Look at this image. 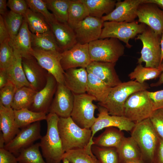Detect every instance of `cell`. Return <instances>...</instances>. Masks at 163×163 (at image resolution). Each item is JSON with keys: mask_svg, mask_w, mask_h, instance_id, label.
I'll list each match as a JSON object with an SVG mask.
<instances>
[{"mask_svg": "<svg viewBox=\"0 0 163 163\" xmlns=\"http://www.w3.org/2000/svg\"><path fill=\"white\" fill-rule=\"evenodd\" d=\"M149 119L159 138L163 140V108L154 110Z\"/></svg>", "mask_w": 163, "mask_h": 163, "instance_id": "obj_44", "label": "cell"}, {"mask_svg": "<svg viewBox=\"0 0 163 163\" xmlns=\"http://www.w3.org/2000/svg\"><path fill=\"white\" fill-rule=\"evenodd\" d=\"M22 66L26 78L36 91L43 89L47 82L48 72L33 56L22 58Z\"/></svg>", "mask_w": 163, "mask_h": 163, "instance_id": "obj_18", "label": "cell"}, {"mask_svg": "<svg viewBox=\"0 0 163 163\" xmlns=\"http://www.w3.org/2000/svg\"><path fill=\"white\" fill-rule=\"evenodd\" d=\"M49 10L56 20L60 22H67L71 0H43Z\"/></svg>", "mask_w": 163, "mask_h": 163, "instance_id": "obj_35", "label": "cell"}, {"mask_svg": "<svg viewBox=\"0 0 163 163\" xmlns=\"http://www.w3.org/2000/svg\"><path fill=\"white\" fill-rule=\"evenodd\" d=\"M58 82L54 77L48 73L45 87L36 94L33 103L29 108L32 111L46 114L55 93Z\"/></svg>", "mask_w": 163, "mask_h": 163, "instance_id": "obj_19", "label": "cell"}, {"mask_svg": "<svg viewBox=\"0 0 163 163\" xmlns=\"http://www.w3.org/2000/svg\"><path fill=\"white\" fill-rule=\"evenodd\" d=\"M3 17L10 37V40H12L18 33L24 21V16L10 10Z\"/></svg>", "mask_w": 163, "mask_h": 163, "instance_id": "obj_40", "label": "cell"}, {"mask_svg": "<svg viewBox=\"0 0 163 163\" xmlns=\"http://www.w3.org/2000/svg\"><path fill=\"white\" fill-rule=\"evenodd\" d=\"M63 158L66 159L70 163H99L92 151H88L85 149H75L66 152Z\"/></svg>", "mask_w": 163, "mask_h": 163, "instance_id": "obj_38", "label": "cell"}, {"mask_svg": "<svg viewBox=\"0 0 163 163\" xmlns=\"http://www.w3.org/2000/svg\"><path fill=\"white\" fill-rule=\"evenodd\" d=\"M59 118L55 113L47 114L46 132L39 142L43 156L47 163H61L65 153L58 130Z\"/></svg>", "mask_w": 163, "mask_h": 163, "instance_id": "obj_1", "label": "cell"}, {"mask_svg": "<svg viewBox=\"0 0 163 163\" xmlns=\"http://www.w3.org/2000/svg\"><path fill=\"white\" fill-rule=\"evenodd\" d=\"M0 129L3 133L5 144L11 141L19 132L15 121L14 110L0 104Z\"/></svg>", "mask_w": 163, "mask_h": 163, "instance_id": "obj_24", "label": "cell"}, {"mask_svg": "<svg viewBox=\"0 0 163 163\" xmlns=\"http://www.w3.org/2000/svg\"><path fill=\"white\" fill-rule=\"evenodd\" d=\"M9 41L6 40L0 45V69H6L15 59L14 50Z\"/></svg>", "mask_w": 163, "mask_h": 163, "instance_id": "obj_41", "label": "cell"}, {"mask_svg": "<svg viewBox=\"0 0 163 163\" xmlns=\"http://www.w3.org/2000/svg\"><path fill=\"white\" fill-rule=\"evenodd\" d=\"M31 34L27 24L24 18L23 24L16 36L10 40L9 43L14 53L22 58H28L32 56Z\"/></svg>", "mask_w": 163, "mask_h": 163, "instance_id": "obj_23", "label": "cell"}, {"mask_svg": "<svg viewBox=\"0 0 163 163\" xmlns=\"http://www.w3.org/2000/svg\"><path fill=\"white\" fill-rule=\"evenodd\" d=\"M116 63L92 61L86 68L88 72L95 75L108 87L112 88L122 82L115 68Z\"/></svg>", "mask_w": 163, "mask_h": 163, "instance_id": "obj_20", "label": "cell"}, {"mask_svg": "<svg viewBox=\"0 0 163 163\" xmlns=\"http://www.w3.org/2000/svg\"><path fill=\"white\" fill-rule=\"evenodd\" d=\"M147 26L145 24L134 21L132 22L104 21L100 39L114 38L123 42L126 46L130 48L129 43L130 39L142 33Z\"/></svg>", "mask_w": 163, "mask_h": 163, "instance_id": "obj_8", "label": "cell"}, {"mask_svg": "<svg viewBox=\"0 0 163 163\" xmlns=\"http://www.w3.org/2000/svg\"><path fill=\"white\" fill-rule=\"evenodd\" d=\"M154 110L163 108V90L154 92L147 91Z\"/></svg>", "mask_w": 163, "mask_h": 163, "instance_id": "obj_46", "label": "cell"}, {"mask_svg": "<svg viewBox=\"0 0 163 163\" xmlns=\"http://www.w3.org/2000/svg\"><path fill=\"white\" fill-rule=\"evenodd\" d=\"M17 90L14 85L9 81L6 85L0 89V104L5 107L12 108Z\"/></svg>", "mask_w": 163, "mask_h": 163, "instance_id": "obj_43", "label": "cell"}, {"mask_svg": "<svg viewBox=\"0 0 163 163\" xmlns=\"http://www.w3.org/2000/svg\"><path fill=\"white\" fill-rule=\"evenodd\" d=\"M85 5L89 15L101 18L104 14L107 15L114 9L116 0H81Z\"/></svg>", "mask_w": 163, "mask_h": 163, "instance_id": "obj_30", "label": "cell"}, {"mask_svg": "<svg viewBox=\"0 0 163 163\" xmlns=\"http://www.w3.org/2000/svg\"><path fill=\"white\" fill-rule=\"evenodd\" d=\"M23 16L29 30L33 34H42L51 30L45 18L39 13L29 8Z\"/></svg>", "mask_w": 163, "mask_h": 163, "instance_id": "obj_31", "label": "cell"}, {"mask_svg": "<svg viewBox=\"0 0 163 163\" xmlns=\"http://www.w3.org/2000/svg\"><path fill=\"white\" fill-rule=\"evenodd\" d=\"M149 88L146 83L141 84L135 80L122 82L111 88L105 100L98 104L105 108L110 115L123 116L124 105L128 98L133 93Z\"/></svg>", "mask_w": 163, "mask_h": 163, "instance_id": "obj_3", "label": "cell"}, {"mask_svg": "<svg viewBox=\"0 0 163 163\" xmlns=\"http://www.w3.org/2000/svg\"><path fill=\"white\" fill-rule=\"evenodd\" d=\"M74 100V94L65 85L58 83L48 113H55L59 117H70Z\"/></svg>", "mask_w": 163, "mask_h": 163, "instance_id": "obj_14", "label": "cell"}, {"mask_svg": "<svg viewBox=\"0 0 163 163\" xmlns=\"http://www.w3.org/2000/svg\"><path fill=\"white\" fill-rule=\"evenodd\" d=\"M111 88L98 77L88 72L86 93L94 97L98 102V103H101L105 100Z\"/></svg>", "mask_w": 163, "mask_h": 163, "instance_id": "obj_29", "label": "cell"}, {"mask_svg": "<svg viewBox=\"0 0 163 163\" xmlns=\"http://www.w3.org/2000/svg\"><path fill=\"white\" fill-rule=\"evenodd\" d=\"M31 45L32 48L40 50L63 52L58 45L51 29L42 34L32 33Z\"/></svg>", "mask_w": 163, "mask_h": 163, "instance_id": "obj_28", "label": "cell"}, {"mask_svg": "<svg viewBox=\"0 0 163 163\" xmlns=\"http://www.w3.org/2000/svg\"><path fill=\"white\" fill-rule=\"evenodd\" d=\"M37 92L31 87L24 86L16 90L14 97L12 108L14 110L23 108L29 109L32 105Z\"/></svg>", "mask_w": 163, "mask_h": 163, "instance_id": "obj_32", "label": "cell"}, {"mask_svg": "<svg viewBox=\"0 0 163 163\" xmlns=\"http://www.w3.org/2000/svg\"><path fill=\"white\" fill-rule=\"evenodd\" d=\"M146 3L155 4L163 10V0H142V4Z\"/></svg>", "mask_w": 163, "mask_h": 163, "instance_id": "obj_53", "label": "cell"}, {"mask_svg": "<svg viewBox=\"0 0 163 163\" xmlns=\"http://www.w3.org/2000/svg\"><path fill=\"white\" fill-rule=\"evenodd\" d=\"M61 55V64L64 71L78 67L86 68L92 61L88 44L77 43L70 49L62 52Z\"/></svg>", "mask_w": 163, "mask_h": 163, "instance_id": "obj_13", "label": "cell"}, {"mask_svg": "<svg viewBox=\"0 0 163 163\" xmlns=\"http://www.w3.org/2000/svg\"><path fill=\"white\" fill-rule=\"evenodd\" d=\"M153 163H163V140L160 139L154 153Z\"/></svg>", "mask_w": 163, "mask_h": 163, "instance_id": "obj_48", "label": "cell"}, {"mask_svg": "<svg viewBox=\"0 0 163 163\" xmlns=\"http://www.w3.org/2000/svg\"><path fill=\"white\" fill-rule=\"evenodd\" d=\"M159 67L161 71V73L159 76V79L156 82L151 84V86L157 87L160 86L163 84V60Z\"/></svg>", "mask_w": 163, "mask_h": 163, "instance_id": "obj_52", "label": "cell"}, {"mask_svg": "<svg viewBox=\"0 0 163 163\" xmlns=\"http://www.w3.org/2000/svg\"><path fill=\"white\" fill-rule=\"evenodd\" d=\"M104 22L101 18L87 17L74 29L77 43L88 44L99 39Z\"/></svg>", "mask_w": 163, "mask_h": 163, "instance_id": "obj_15", "label": "cell"}, {"mask_svg": "<svg viewBox=\"0 0 163 163\" xmlns=\"http://www.w3.org/2000/svg\"><path fill=\"white\" fill-rule=\"evenodd\" d=\"M147 90L131 94L126 101L123 116L135 123L150 117L154 111Z\"/></svg>", "mask_w": 163, "mask_h": 163, "instance_id": "obj_6", "label": "cell"}, {"mask_svg": "<svg viewBox=\"0 0 163 163\" xmlns=\"http://www.w3.org/2000/svg\"><path fill=\"white\" fill-rule=\"evenodd\" d=\"M29 8L32 11L42 14L48 24L57 21L54 15L48 9L43 0H26Z\"/></svg>", "mask_w": 163, "mask_h": 163, "instance_id": "obj_42", "label": "cell"}, {"mask_svg": "<svg viewBox=\"0 0 163 163\" xmlns=\"http://www.w3.org/2000/svg\"><path fill=\"white\" fill-rule=\"evenodd\" d=\"M14 54L16 56L14 61L9 67L5 70L9 81L14 85L17 89L24 86L32 88L26 78L23 69L22 57Z\"/></svg>", "mask_w": 163, "mask_h": 163, "instance_id": "obj_27", "label": "cell"}, {"mask_svg": "<svg viewBox=\"0 0 163 163\" xmlns=\"http://www.w3.org/2000/svg\"><path fill=\"white\" fill-rule=\"evenodd\" d=\"M160 46L161 49V64L163 60V32L161 36Z\"/></svg>", "mask_w": 163, "mask_h": 163, "instance_id": "obj_54", "label": "cell"}, {"mask_svg": "<svg viewBox=\"0 0 163 163\" xmlns=\"http://www.w3.org/2000/svg\"><path fill=\"white\" fill-rule=\"evenodd\" d=\"M10 37L5 26L3 17L0 15V43L10 40Z\"/></svg>", "mask_w": 163, "mask_h": 163, "instance_id": "obj_49", "label": "cell"}, {"mask_svg": "<svg viewBox=\"0 0 163 163\" xmlns=\"http://www.w3.org/2000/svg\"><path fill=\"white\" fill-rule=\"evenodd\" d=\"M63 163H69V161L66 158H63L62 160Z\"/></svg>", "mask_w": 163, "mask_h": 163, "instance_id": "obj_57", "label": "cell"}, {"mask_svg": "<svg viewBox=\"0 0 163 163\" xmlns=\"http://www.w3.org/2000/svg\"><path fill=\"white\" fill-rule=\"evenodd\" d=\"M117 150L119 163L142 159L141 151L131 136L125 137Z\"/></svg>", "mask_w": 163, "mask_h": 163, "instance_id": "obj_25", "label": "cell"}, {"mask_svg": "<svg viewBox=\"0 0 163 163\" xmlns=\"http://www.w3.org/2000/svg\"><path fill=\"white\" fill-rule=\"evenodd\" d=\"M125 137L122 131L115 127H108L98 136L93 138V145L102 147L117 148Z\"/></svg>", "mask_w": 163, "mask_h": 163, "instance_id": "obj_26", "label": "cell"}, {"mask_svg": "<svg viewBox=\"0 0 163 163\" xmlns=\"http://www.w3.org/2000/svg\"><path fill=\"white\" fill-rule=\"evenodd\" d=\"M40 121H37L21 129L15 136L5 144L4 148L17 156L22 149L34 144L40 139Z\"/></svg>", "mask_w": 163, "mask_h": 163, "instance_id": "obj_11", "label": "cell"}, {"mask_svg": "<svg viewBox=\"0 0 163 163\" xmlns=\"http://www.w3.org/2000/svg\"><path fill=\"white\" fill-rule=\"evenodd\" d=\"M98 117L90 129L91 136L90 142L86 148L88 150H91L93 145V138L95 134L98 131L104 128L113 127L121 131H131L135 123L127 119L123 116L110 115L105 108L99 106L98 108Z\"/></svg>", "mask_w": 163, "mask_h": 163, "instance_id": "obj_10", "label": "cell"}, {"mask_svg": "<svg viewBox=\"0 0 163 163\" xmlns=\"http://www.w3.org/2000/svg\"><path fill=\"white\" fill-rule=\"evenodd\" d=\"M138 22L149 27L157 34L161 36L163 32V10L155 4H141L137 11Z\"/></svg>", "mask_w": 163, "mask_h": 163, "instance_id": "obj_16", "label": "cell"}, {"mask_svg": "<svg viewBox=\"0 0 163 163\" xmlns=\"http://www.w3.org/2000/svg\"><path fill=\"white\" fill-rule=\"evenodd\" d=\"M0 163H18L17 157L4 148L0 149Z\"/></svg>", "mask_w": 163, "mask_h": 163, "instance_id": "obj_47", "label": "cell"}, {"mask_svg": "<svg viewBox=\"0 0 163 163\" xmlns=\"http://www.w3.org/2000/svg\"><path fill=\"white\" fill-rule=\"evenodd\" d=\"M92 152L99 163H119L117 148L92 145Z\"/></svg>", "mask_w": 163, "mask_h": 163, "instance_id": "obj_39", "label": "cell"}, {"mask_svg": "<svg viewBox=\"0 0 163 163\" xmlns=\"http://www.w3.org/2000/svg\"><path fill=\"white\" fill-rule=\"evenodd\" d=\"M131 133V136L141 151L142 160L146 163H153L154 153L160 138L149 118L135 123Z\"/></svg>", "mask_w": 163, "mask_h": 163, "instance_id": "obj_4", "label": "cell"}, {"mask_svg": "<svg viewBox=\"0 0 163 163\" xmlns=\"http://www.w3.org/2000/svg\"><path fill=\"white\" fill-rule=\"evenodd\" d=\"M161 73L159 66L157 68L146 67H143L142 64H139L128 76L131 79H135L137 82L142 84L146 80L157 78Z\"/></svg>", "mask_w": 163, "mask_h": 163, "instance_id": "obj_36", "label": "cell"}, {"mask_svg": "<svg viewBox=\"0 0 163 163\" xmlns=\"http://www.w3.org/2000/svg\"><path fill=\"white\" fill-rule=\"evenodd\" d=\"M49 24L58 45L62 52L70 49L78 43L74 29L67 22L56 21Z\"/></svg>", "mask_w": 163, "mask_h": 163, "instance_id": "obj_21", "label": "cell"}, {"mask_svg": "<svg viewBox=\"0 0 163 163\" xmlns=\"http://www.w3.org/2000/svg\"><path fill=\"white\" fill-rule=\"evenodd\" d=\"M65 85L74 94L86 92L88 72L86 68H72L65 71Z\"/></svg>", "mask_w": 163, "mask_h": 163, "instance_id": "obj_22", "label": "cell"}, {"mask_svg": "<svg viewBox=\"0 0 163 163\" xmlns=\"http://www.w3.org/2000/svg\"><path fill=\"white\" fill-rule=\"evenodd\" d=\"M39 142L21 150L17 157L18 163H47L39 150Z\"/></svg>", "mask_w": 163, "mask_h": 163, "instance_id": "obj_37", "label": "cell"}, {"mask_svg": "<svg viewBox=\"0 0 163 163\" xmlns=\"http://www.w3.org/2000/svg\"><path fill=\"white\" fill-rule=\"evenodd\" d=\"M33 49L32 55L39 64L48 73L52 75L58 83L65 85V71L61 64V53L57 51H46Z\"/></svg>", "mask_w": 163, "mask_h": 163, "instance_id": "obj_12", "label": "cell"}, {"mask_svg": "<svg viewBox=\"0 0 163 163\" xmlns=\"http://www.w3.org/2000/svg\"><path fill=\"white\" fill-rule=\"evenodd\" d=\"M14 112L15 122L19 129L46 119V114L34 112L28 108L14 110Z\"/></svg>", "mask_w": 163, "mask_h": 163, "instance_id": "obj_33", "label": "cell"}, {"mask_svg": "<svg viewBox=\"0 0 163 163\" xmlns=\"http://www.w3.org/2000/svg\"><path fill=\"white\" fill-rule=\"evenodd\" d=\"M142 2V0H118L113 10L109 14L103 16L101 18L104 22H133L137 17V10Z\"/></svg>", "mask_w": 163, "mask_h": 163, "instance_id": "obj_17", "label": "cell"}, {"mask_svg": "<svg viewBox=\"0 0 163 163\" xmlns=\"http://www.w3.org/2000/svg\"><path fill=\"white\" fill-rule=\"evenodd\" d=\"M9 81L5 70L0 69V89L6 85Z\"/></svg>", "mask_w": 163, "mask_h": 163, "instance_id": "obj_50", "label": "cell"}, {"mask_svg": "<svg viewBox=\"0 0 163 163\" xmlns=\"http://www.w3.org/2000/svg\"><path fill=\"white\" fill-rule=\"evenodd\" d=\"M7 5L11 11L23 16L29 8L26 0H8Z\"/></svg>", "mask_w": 163, "mask_h": 163, "instance_id": "obj_45", "label": "cell"}, {"mask_svg": "<svg viewBox=\"0 0 163 163\" xmlns=\"http://www.w3.org/2000/svg\"><path fill=\"white\" fill-rule=\"evenodd\" d=\"M161 36L157 34L149 27L137 36L136 40H140L142 43L141 56L138 59L137 63H145V67L157 68L161 62Z\"/></svg>", "mask_w": 163, "mask_h": 163, "instance_id": "obj_7", "label": "cell"}, {"mask_svg": "<svg viewBox=\"0 0 163 163\" xmlns=\"http://www.w3.org/2000/svg\"><path fill=\"white\" fill-rule=\"evenodd\" d=\"M5 145V142L2 132L0 133V149L3 148Z\"/></svg>", "mask_w": 163, "mask_h": 163, "instance_id": "obj_55", "label": "cell"}, {"mask_svg": "<svg viewBox=\"0 0 163 163\" xmlns=\"http://www.w3.org/2000/svg\"><path fill=\"white\" fill-rule=\"evenodd\" d=\"M74 95V105L70 117L80 127L90 129L96 119L94 113L98 107L93 103L96 99L87 93Z\"/></svg>", "mask_w": 163, "mask_h": 163, "instance_id": "obj_9", "label": "cell"}, {"mask_svg": "<svg viewBox=\"0 0 163 163\" xmlns=\"http://www.w3.org/2000/svg\"><path fill=\"white\" fill-rule=\"evenodd\" d=\"M58 128L65 152L75 149H85L87 146L91 136L90 129L80 127L71 117H59Z\"/></svg>", "mask_w": 163, "mask_h": 163, "instance_id": "obj_2", "label": "cell"}, {"mask_svg": "<svg viewBox=\"0 0 163 163\" xmlns=\"http://www.w3.org/2000/svg\"><path fill=\"white\" fill-rule=\"evenodd\" d=\"M92 61L116 63L124 54L125 47L118 39L106 38L88 43Z\"/></svg>", "mask_w": 163, "mask_h": 163, "instance_id": "obj_5", "label": "cell"}, {"mask_svg": "<svg viewBox=\"0 0 163 163\" xmlns=\"http://www.w3.org/2000/svg\"><path fill=\"white\" fill-rule=\"evenodd\" d=\"M7 7V2L6 0H0V14L2 17L4 16L8 11Z\"/></svg>", "mask_w": 163, "mask_h": 163, "instance_id": "obj_51", "label": "cell"}, {"mask_svg": "<svg viewBox=\"0 0 163 163\" xmlns=\"http://www.w3.org/2000/svg\"><path fill=\"white\" fill-rule=\"evenodd\" d=\"M126 163H146L142 159L131 161Z\"/></svg>", "mask_w": 163, "mask_h": 163, "instance_id": "obj_56", "label": "cell"}, {"mask_svg": "<svg viewBox=\"0 0 163 163\" xmlns=\"http://www.w3.org/2000/svg\"><path fill=\"white\" fill-rule=\"evenodd\" d=\"M88 16L87 9L81 0H71L67 23L71 27L74 29Z\"/></svg>", "mask_w": 163, "mask_h": 163, "instance_id": "obj_34", "label": "cell"}]
</instances>
